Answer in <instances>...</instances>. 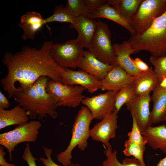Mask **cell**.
Masks as SVG:
<instances>
[{
    "mask_svg": "<svg viewBox=\"0 0 166 166\" xmlns=\"http://www.w3.org/2000/svg\"><path fill=\"white\" fill-rule=\"evenodd\" d=\"M53 43L51 41H45L39 49L24 45L14 53L6 52L2 62L8 72L0 82L9 98L13 97L16 91L30 88L42 76L61 83L64 69L52 58L50 49Z\"/></svg>",
    "mask_w": 166,
    "mask_h": 166,
    "instance_id": "cell-1",
    "label": "cell"
},
{
    "mask_svg": "<svg viewBox=\"0 0 166 166\" xmlns=\"http://www.w3.org/2000/svg\"><path fill=\"white\" fill-rule=\"evenodd\" d=\"M50 79L47 76H42L30 88L16 91L14 94V101L25 109L30 119L37 118L42 121L47 115L54 119L57 117V101L46 89Z\"/></svg>",
    "mask_w": 166,
    "mask_h": 166,
    "instance_id": "cell-2",
    "label": "cell"
},
{
    "mask_svg": "<svg viewBox=\"0 0 166 166\" xmlns=\"http://www.w3.org/2000/svg\"><path fill=\"white\" fill-rule=\"evenodd\" d=\"M127 41L134 53L145 51L154 57L166 56V10L145 32Z\"/></svg>",
    "mask_w": 166,
    "mask_h": 166,
    "instance_id": "cell-3",
    "label": "cell"
},
{
    "mask_svg": "<svg viewBox=\"0 0 166 166\" xmlns=\"http://www.w3.org/2000/svg\"><path fill=\"white\" fill-rule=\"evenodd\" d=\"M93 119L87 107H81L73 125L72 137L69 145L64 151L57 156V160L63 166H69L72 164V152L76 146L81 151L84 150L87 146V140L90 136L89 126Z\"/></svg>",
    "mask_w": 166,
    "mask_h": 166,
    "instance_id": "cell-4",
    "label": "cell"
},
{
    "mask_svg": "<svg viewBox=\"0 0 166 166\" xmlns=\"http://www.w3.org/2000/svg\"><path fill=\"white\" fill-rule=\"evenodd\" d=\"M41 126L40 121H31L18 125L12 130L0 134V144L6 149L10 161H12V152L18 144L36 141Z\"/></svg>",
    "mask_w": 166,
    "mask_h": 166,
    "instance_id": "cell-5",
    "label": "cell"
},
{
    "mask_svg": "<svg viewBox=\"0 0 166 166\" xmlns=\"http://www.w3.org/2000/svg\"><path fill=\"white\" fill-rule=\"evenodd\" d=\"M84 48L76 39L61 43H53L50 49L52 59L63 69L78 67L82 57Z\"/></svg>",
    "mask_w": 166,
    "mask_h": 166,
    "instance_id": "cell-6",
    "label": "cell"
},
{
    "mask_svg": "<svg viewBox=\"0 0 166 166\" xmlns=\"http://www.w3.org/2000/svg\"><path fill=\"white\" fill-rule=\"evenodd\" d=\"M90 51L99 60L111 65H117L108 25L99 19Z\"/></svg>",
    "mask_w": 166,
    "mask_h": 166,
    "instance_id": "cell-7",
    "label": "cell"
},
{
    "mask_svg": "<svg viewBox=\"0 0 166 166\" xmlns=\"http://www.w3.org/2000/svg\"><path fill=\"white\" fill-rule=\"evenodd\" d=\"M46 89L47 92L56 99L58 107L76 108L86 97L82 93L86 89L81 86L65 85L50 79L47 83Z\"/></svg>",
    "mask_w": 166,
    "mask_h": 166,
    "instance_id": "cell-8",
    "label": "cell"
},
{
    "mask_svg": "<svg viewBox=\"0 0 166 166\" xmlns=\"http://www.w3.org/2000/svg\"><path fill=\"white\" fill-rule=\"evenodd\" d=\"M166 10V0H143L132 19L136 35L145 32Z\"/></svg>",
    "mask_w": 166,
    "mask_h": 166,
    "instance_id": "cell-9",
    "label": "cell"
},
{
    "mask_svg": "<svg viewBox=\"0 0 166 166\" xmlns=\"http://www.w3.org/2000/svg\"><path fill=\"white\" fill-rule=\"evenodd\" d=\"M118 91H107L84 98L81 103L89 109L94 119L102 120L115 109L116 95Z\"/></svg>",
    "mask_w": 166,
    "mask_h": 166,
    "instance_id": "cell-10",
    "label": "cell"
},
{
    "mask_svg": "<svg viewBox=\"0 0 166 166\" xmlns=\"http://www.w3.org/2000/svg\"><path fill=\"white\" fill-rule=\"evenodd\" d=\"M150 94L136 95L130 102L126 104L131 115L136 118L141 132L152 126L149 104Z\"/></svg>",
    "mask_w": 166,
    "mask_h": 166,
    "instance_id": "cell-11",
    "label": "cell"
},
{
    "mask_svg": "<svg viewBox=\"0 0 166 166\" xmlns=\"http://www.w3.org/2000/svg\"><path fill=\"white\" fill-rule=\"evenodd\" d=\"M61 80V83L64 84L82 86L91 93L101 89V81L81 69L74 70L64 69Z\"/></svg>",
    "mask_w": 166,
    "mask_h": 166,
    "instance_id": "cell-12",
    "label": "cell"
},
{
    "mask_svg": "<svg viewBox=\"0 0 166 166\" xmlns=\"http://www.w3.org/2000/svg\"><path fill=\"white\" fill-rule=\"evenodd\" d=\"M118 112L116 110L96 124L90 129V136L94 140L100 141L107 146L109 140L115 137L118 128Z\"/></svg>",
    "mask_w": 166,
    "mask_h": 166,
    "instance_id": "cell-13",
    "label": "cell"
},
{
    "mask_svg": "<svg viewBox=\"0 0 166 166\" xmlns=\"http://www.w3.org/2000/svg\"><path fill=\"white\" fill-rule=\"evenodd\" d=\"M85 17L92 19L98 18L109 19L125 28L130 33L131 37L137 34L132 20L125 18L115 7L106 3L89 11Z\"/></svg>",
    "mask_w": 166,
    "mask_h": 166,
    "instance_id": "cell-14",
    "label": "cell"
},
{
    "mask_svg": "<svg viewBox=\"0 0 166 166\" xmlns=\"http://www.w3.org/2000/svg\"><path fill=\"white\" fill-rule=\"evenodd\" d=\"M97 26V21L81 16L74 18L69 27L77 31L78 36L75 39L83 48L90 51Z\"/></svg>",
    "mask_w": 166,
    "mask_h": 166,
    "instance_id": "cell-15",
    "label": "cell"
},
{
    "mask_svg": "<svg viewBox=\"0 0 166 166\" xmlns=\"http://www.w3.org/2000/svg\"><path fill=\"white\" fill-rule=\"evenodd\" d=\"M132 76L118 65H113L104 78L101 81L102 91H118L132 84Z\"/></svg>",
    "mask_w": 166,
    "mask_h": 166,
    "instance_id": "cell-16",
    "label": "cell"
},
{
    "mask_svg": "<svg viewBox=\"0 0 166 166\" xmlns=\"http://www.w3.org/2000/svg\"><path fill=\"white\" fill-rule=\"evenodd\" d=\"M113 65L103 62L89 51H84L78 68L94 76L101 81Z\"/></svg>",
    "mask_w": 166,
    "mask_h": 166,
    "instance_id": "cell-17",
    "label": "cell"
},
{
    "mask_svg": "<svg viewBox=\"0 0 166 166\" xmlns=\"http://www.w3.org/2000/svg\"><path fill=\"white\" fill-rule=\"evenodd\" d=\"M113 46L116 55L117 65L132 76L141 72L136 68L132 61L130 55L134 53V51L127 41H124L121 44L114 43Z\"/></svg>",
    "mask_w": 166,
    "mask_h": 166,
    "instance_id": "cell-18",
    "label": "cell"
},
{
    "mask_svg": "<svg viewBox=\"0 0 166 166\" xmlns=\"http://www.w3.org/2000/svg\"><path fill=\"white\" fill-rule=\"evenodd\" d=\"M45 24V19L39 13L36 11L26 13L21 17L18 24L23 31L22 38L25 41L34 39L36 32Z\"/></svg>",
    "mask_w": 166,
    "mask_h": 166,
    "instance_id": "cell-19",
    "label": "cell"
},
{
    "mask_svg": "<svg viewBox=\"0 0 166 166\" xmlns=\"http://www.w3.org/2000/svg\"><path fill=\"white\" fill-rule=\"evenodd\" d=\"M160 83L159 78L152 67L147 71L133 76L132 85L137 95L149 94Z\"/></svg>",
    "mask_w": 166,
    "mask_h": 166,
    "instance_id": "cell-20",
    "label": "cell"
},
{
    "mask_svg": "<svg viewBox=\"0 0 166 166\" xmlns=\"http://www.w3.org/2000/svg\"><path fill=\"white\" fill-rule=\"evenodd\" d=\"M151 100L153 103L150 112L152 124L166 121V88L159 85L153 91Z\"/></svg>",
    "mask_w": 166,
    "mask_h": 166,
    "instance_id": "cell-21",
    "label": "cell"
},
{
    "mask_svg": "<svg viewBox=\"0 0 166 166\" xmlns=\"http://www.w3.org/2000/svg\"><path fill=\"white\" fill-rule=\"evenodd\" d=\"M149 145L166 154V126L165 124L149 127L141 132Z\"/></svg>",
    "mask_w": 166,
    "mask_h": 166,
    "instance_id": "cell-22",
    "label": "cell"
},
{
    "mask_svg": "<svg viewBox=\"0 0 166 166\" xmlns=\"http://www.w3.org/2000/svg\"><path fill=\"white\" fill-rule=\"evenodd\" d=\"M29 117L26 111L18 105L10 110L0 109V129L7 126L28 122Z\"/></svg>",
    "mask_w": 166,
    "mask_h": 166,
    "instance_id": "cell-23",
    "label": "cell"
},
{
    "mask_svg": "<svg viewBox=\"0 0 166 166\" xmlns=\"http://www.w3.org/2000/svg\"><path fill=\"white\" fill-rule=\"evenodd\" d=\"M143 0H107L106 3L115 7L125 18L132 20Z\"/></svg>",
    "mask_w": 166,
    "mask_h": 166,
    "instance_id": "cell-24",
    "label": "cell"
},
{
    "mask_svg": "<svg viewBox=\"0 0 166 166\" xmlns=\"http://www.w3.org/2000/svg\"><path fill=\"white\" fill-rule=\"evenodd\" d=\"M104 151L106 159L102 163L103 166H142L140 162L133 158H125L120 162L117 159V151H112V147L109 144ZM148 166H151L148 165Z\"/></svg>",
    "mask_w": 166,
    "mask_h": 166,
    "instance_id": "cell-25",
    "label": "cell"
},
{
    "mask_svg": "<svg viewBox=\"0 0 166 166\" xmlns=\"http://www.w3.org/2000/svg\"><path fill=\"white\" fill-rule=\"evenodd\" d=\"M124 147L123 152L125 156H132L140 162L142 166H146L143 159L145 145L135 143L128 139L125 141Z\"/></svg>",
    "mask_w": 166,
    "mask_h": 166,
    "instance_id": "cell-26",
    "label": "cell"
},
{
    "mask_svg": "<svg viewBox=\"0 0 166 166\" xmlns=\"http://www.w3.org/2000/svg\"><path fill=\"white\" fill-rule=\"evenodd\" d=\"M136 95L132 84L118 91L115 98V109L119 112L124 105L131 101Z\"/></svg>",
    "mask_w": 166,
    "mask_h": 166,
    "instance_id": "cell-27",
    "label": "cell"
},
{
    "mask_svg": "<svg viewBox=\"0 0 166 166\" xmlns=\"http://www.w3.org/2000/svg\"><path fill=\"white\" fill-rule=\"evenodd\" d=\"M65 8L73 18L85 17L88 13L84 0H68Z\"/></svg>",
    "mask_w": 166,
    "mask_h": 166,
    "instance_id": "cell-28",
    "label": "cell"
},
{
    "mask_svg": "<svg viewBox=\"0 0 166 166\" xmlns=\"http://www.w3.org/2000/svg\"><path fill=\"white\" fill-rule=\"evenodd\" d=\"M74 18L66 11L65 7L62 5L56 6L53 14L45 19V24L53 22L71 23Z\"/></svg>",
    "mask_w": 166,
    "mask_h": 166,
    "instance_id": "cell-29",
    "label": "cell"
},
{
    "mask_svg": "<svg viewBox=\"0 0 166 166\" xmlns=\"http://www.w3.org/2000/svg\"><path fill=\"white\" fill-rule=\"evenodd\" d=\"M149 62L154 66L153 70L158 76L160 83L163 79L166 77V56L163 57L152 56L149 58Z\"/></svg>",
    "mask_w": 166,
    "mask_h": 166,
    "instance_id": "cell-30",
    "label": "cell"
},
{
    "mask_svg": "<svg viewBox=\"0 0 166 166\" xmlns=\"http://www.w3.org/2000/svg\"><path fill=\"white\" fill-rule=\"evenodd\" d=\"M132 118V126L131 131L128 134V139L133 142L145 145L147 141L142 135L141 130L134 116Z\"/></svg>",
    "mask_w": 166,
    "mask_h": 166,
    "instance_id": "cell-31",
    "label": "cell"
},
{
    "mask_svg": "<svg viewBox=\"0 0 166 166\" xmlns=\"http://www.w3.org/2000/svg\"><path fill=\"white\" fill-rule=\"evenodd\" d=\"M42 148L46 158L40 157L39 159L45 166H61L56 164L52 160L51 155L53 150L49 148L44 146H43ZM69 166H80V165L79 164L77 163L75 164H72Z\"/></svg>",
    "mask_w": 166,
    "mask_h": 166,
    "instance_id": "cell-32",
    "label": "cell"
},
{
    "mask_svg": "<svg viewBox=\"0 0 166 166\" xmlns=\"http://www.w3.org/2000/svg\"><path fill=\"white\" fill-rule=\"evenodd\" d=\"M22 158L26 161L28 166H37L35 162L37 159L32 155L28 143L26 144Z\"/></svg>",
    "mask_w": 166,
    "mask_h": 166,
    "instance_id": "cell-33",
    "label": "cell"
},
{
    "mask_svg": "<svg viewBox=\"0 0 166 166\" xmlns=\"http://www.w3.org/2000/svg\"><path fill=\"white\" fill-rule=\"evenodd\" d=\"M84 3L88 11H89L105 4L106 0H84Z\"/></svg>",
    "mask_w": 166,
    "mask_h": 166,
    "instance_id": "cell-34",
    "label": "cell"
},
{
    "mask_svg": "<svg viewBox=\"0 0 166 166\" xmlns=\"http://www.w3.org/2000/svg\"><path fill=\"white\" fill-rule=\"evenodd\" d=\"M132 61L136 68L141 72L147 71L149 69V67L145 62L140 58L136 57L133 59L131 58Z\"/></svg>",
    "mask_w": 166,
    "mask_h": 166,
    "instance_id": "cell-35",
    "label": "cell"
},
{
    "mask_svg": "<svg viewBox=\"0 0 166 166\" xmlns=\"http://www.w3.org/2000/svg\"><path fill=\"white\" fill-rule=\"evenodd\" d=\"M3 147L1 145L0 146V166H18L14 164H10L6 161L5 158L6 153Z\"/></svg>",
    "mask_w": 166,
    "mask_h": 166,
    "instance_id": "cell-36",
    "label": "cell"
},
{
    "mask_svg": "<svg viewBox=\"0 0 166 166\" xmlns=\"http://www.w3.org/2000/svg\"><path fill=\"white\" fill-rule=\"evenodd\" d=\"M10 103L9 100L5 97L4 94L0 92V109H5L8 108L10 106Z\"/></svg>",
    "mask_w": 166,
    "mask_h": 166,
    "instance_id": "cell-37",
    "label": "cell"
},
{
    "mask_svg": "<svg viewBox=\"0 0 166 166\" xmlns=\"http://www.w3.org/2000/svg\"><path fill=\"white\" fill-rule=\"evenodd\" d=\"M156 166H166V156L161 159Z\"/></svg>",
    "mask_w": 166,
    "mask_h": 166,
    "instance_id": "cell-38",
    "label": "cell"
},
{
    "mask_svg": "<svg viewBox=\"0 0 166 166\" xmlns=\"http://www.w3.org/2000/svg\"><path fill=\"white\" fill-rule=\"evenodd\" d=\"M159 85L162 87L166 88V77L163 79L160 82Z\"/></svg>",
    "mask_w": 166,
    "mask_h": 166,
    "instance_id": "cell-39",
    "label": "cell"
},
{
    "mask_svg": "<svg viewBox=\"0 0 166 166\" xmlns=\"http://www.w3.org/2000/svg\"><path fill=\"white\" fill-rule=\"evenodd\" d=\"M165 121V125H166V121Z\"/></svg>",
    "mask_w": 166,
    "mask_h": 166,
    "instance_id": "cell-40",
    "label": "cell"
}]
</instances>
